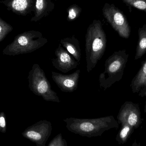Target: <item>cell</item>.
Returning <instances> with one entry per match:
<instances>
[{
    "instance_id": "ac0fdd59",
    "label": "cell",
    "mask_w": 146,
    "mask_h": 146,
    "mask_svg": "<svg viewBox=\"0 0 146 146\" xmlns=\"http://www.w3.org/2000/svg\"><path fill=\"white\" fill-rule=\"evenodd\" d=\"M128 6L136 8L146 13V0H122Z\"/></svg>"
},
{
    "instance_id": "277c9868",
    "label": "cell",
    "mask_w": 146,
    "mask_h": 146,
    "mask_svg": "<svg viewBox=\"0 0 146 146\" xmlns=\"http://www.w3.org/2000/svg\"><path fill=\"white\" fill-rule=\"evenodd\" d=\"M48 42L41 32L30 31L16 36L13 41L3 50V54L14 56L32 53Z\"/></svg>"
},
{
    "instance_id": "44dd1931",
    "label": "cell",
    "mask_w": 146,
    "mask_h": 146,
    "mask_svg": "<svg viewBox=\"0 0 146 146\" xmlns=\"http://www.w3.org/2000/svg\"><path fill=\"white\" fill-rule=\"evenodd\" d=\"M0 132L3 133H5L7 132L6 115L3 112L0 113Z\"/></svg>"
},
{
    "instance_id": "5bb4252c",
    "label": "cell",
    "mask_w": 146,
    "mask_h": 146,
    "mask_svg": "<svg viewBox=\"0 0 146 146\" xmlns=\"http://www.w3.org/2000/svg\"><path fill=\"white\" fill-rule=\"evenodd\" d=\"M146 86V58L137 74L133 79L131 86L134 93L139 92Z\"/></svg>"
},
{
    "instance_id": "603a6c76",
    "label": "cell",
    "mask_w": 146,
    "mask_h": 146,
    "mask_svg": "<svg viewBox=\"0 0 146 146\" xmlns=\"http://www.w3.org/2000/svg\"><path fill=\"white\" fill-rule=\"evenodd\" d=\"M145 111L146 114V102L145 106Z\"/></svg>"
},
{
    "instance_id": "52a82bcc",
    "label": "cell",
    "mask_w": 146,
    "mask_h": 146,
    "mask_svg": "<svg viewBox=\"0 0 146 146\" xmlns=\"http://www.w3.org/2000/svg\"><path fill=\"white\" fill-rule=\"evenodd\" d=\"M52 131L50 122L43 120L27 127L22 135L24 138L35 143L36 146H46Z\"/></svg>"
},
{
    "instance_id": "4fadbf2b",
    "label": "cell",
    "mask_w": 146,
    "mask_h": 146,
    "mask_svg": "<svg viewBox=\"0 0 146 146\" xmlns=\"http://www.w3.org/2000/svg\"><path fill=\"white\" fill-rule=\"evenodd\" d=\"M60 42L62 47L72 55L77 62L80 63L81 57L80 42L75 36L62 38Z\"/></svg>"
},
{
    "instance_id": "d6986e66",
    "label": "cell",
    "mask_w": 146,
    "mask_h": 146,
    "mask_svg": "<svg viewBox=\"0 0 146 146\" xmlns=\"http://www.w3.org/2000/svg\"><path fill=\"white\" fill-rule=\"evenodd\" d=\"M48 146H68V144L61 133H60L50 141Z\"/></svg>"
},
{
    "instance_id": "7c38bea8",
    "label": "cell",
    "mask_w": 146,
    "mask_h": 146,
    "mask_svg": "<svg viewBox=\"0 0 146 146\" xmlns=\"http://www.w3.org/2000/svg\"><path fill=\"white\" fill-rule=\"evenodd\" d=\"M54 3L53 0H36L34 10V16L31 21L37 22L48 16L54 9Z\"/></svg>"
},
{
    "instance_id": "7402d4cb",
    "label": "cell",
    "mask_w": 146,
    "mask_h": 146,
    "mask_svg": "<svg viewBox=\"0 0 146 146\" xmlns=\"http://www.w3.org/2000/svg\"><path fill=\"white\" fill-rule=\"evenodd\" d=\"M139 96L141 97H145L146 96V86L145 87L142 88L140 91Z\"/></svg>"
},
{
    "instance_id": "ba28073f",
    "label": "cell",
    "mask_w": 146,
    "mask_h": 146,
    "mask_svg": "<svg viewBox=\"0 0 146 146\" xmlns=\"http://www.w3.org/2000/svg\"><path fill=\"white\" fill-rule=\"evenodd\" d=\"M118 123L128 124L137 128L141 123V113L139 105L130 101L125 102L121 107L117 116Z\"/></svg>"
},
{
    "instance_id": "5b68a950",
    "label": "cell",
    "mask_w": 146,
    "mask_h": 146,
    "mask_svg": "<svg viewBox=\"0 0 146 146\" xmlns=\"http://www.w3.org/2000/svg\"><path fill=\"white\" fill-rule=\"evenodd\" d=\"M29 88L34 94L42 97L44 100L60 102L57 93L51 88L43 70L37 64H34L28 76Z\"/></svg>"
},
{
    "instance_id": "9c48e42d",
    "label": "cell",
    "mask_w": 146,
    "mask_h": 146,
    "mask_svg": "<svg viewBox=\"0 0 146 146\" xmlns=\"http://www.w3.org/2000/svg\"><path fill=\"white\" fill-rule=\"evenodd\" d=\"M56 58L52 60L53 66L63 73H67L76 68L80 63L77 62L60 44L55 50Z\"/></svg>"
},
{
    "instance_id": "6da1fadb",
    "label": "cell",
    "mask_w": 146,
    "mask_h": 146,
    "mask_svg": "<svg viewBox=\"0 0 146 146\" xmlns=\"http://www.w3.org/2000/svg\"><path fill=\"white\" fill-rule=\"evenodd\" d=\"M63 121L68 131L87 138L101 136L105 131L119 127L118 123L112 115L96 118L69 117Z\"/></svg>"
},
{
    "instance_id": "7a4b0ae2",
    "label": "cell",
    "mask_w": 146,
    "mask_h": 146,
    "mask_svg": "<svg viewBox=\"0 0 146 146\" xmlns=\"http://www.w3.org/2000/svg\"><path fill=\"white\" fill-rule=\"evenodd\" d=\"M85 37L86 70L89 73L101 60L106 49L107 38L100 20H94L89 25Z\"/></svg>"
},
{
    "instance_id": "8fae6325",
    "label": "cell",
    "mask_w": 146,
    "mask_h": 146,
    "mask_svg": "<svg viewBox=\"0 0 146 146\" xmlns=\"http://www.w3.org/2000/svg\"><path fill=\"white\" fill-rule=\"evenodd\" d=\"M36 0H2L7 9L19 15L26 16L34 12Z\"/></svg>"
},
{
    "instance_id": "30bf717a",
    "label": "cell",
    "mask_w": 146,
    "mask_h": 146,
    "mask_svg": "<svg viewBox=\"0 0 146 146\" xmlns=\"http://www.w3.org/2000/svg\"><path fill=\"white\" fill-rule=\"evenodd\" d=\"M81 71L80 69L68 75L51 72V76L54 81L61 91L64 92L71 93L76 90Z\"/></svg>"
},
{
    "instance_id": "3957f363",
    "label": "cell",
    "mask_w": 146,
    "mask_h": 146,
    "mask_svg": "<svg viewBox=\"0 0 146 146\" xmlns=\"http://www.w3.org/2000/svg\"><path fill=\"white\" fill-rule=\"evenodd\" d=\"M129 55L125 50L114 52L106 61L104 71L99 76V86L104 91L122 78Z\"/></svg>"
},
{
    "instance_id": "2e32d148",
    "label": "cell",
    "mask_w": 146,
    "mask_h": 146,
    "mask_svg": "<svg viewBox=\"0 0 146 146\" xmlns=\"http://www.w3.org/2000/svg\"><path fill=\"white\" fill-rule=\"evenodd\" d=\"M134 129L128 124L124 123L121 124V130L116 137L117 141L119 144H123L127 141L133 132Z\"/></svg>"
},
{
    "instance_id": "ffe728a7",
    "label": "cell",
    "mask_w": 146,
    "mask_h": 146,
    "mask_svg": "<svg viewBox=\"0 0 146 146\" xmlns=\"http://www.w3.org/2000/svg\"><path fill=\"white\" fill-rule=\"evenodd\" d=\"M81 12V9L79 6L74 5L69 7L68 9V19L69 21L75 19Z\"/></svg>"
},
{
    "instance_id": "9a60e30c",
    "label": "cell",
    "mask_w": 146,
    "mask_h": 146,
    "mask_svg": "<svg viewBox=\"0 0 146 146\" xmlns=\"http://www.w3.org/2000/svg\"><path fill=\"white\" fill-rule=\"evenodd\" d=\"M139 40L135 59L138 60L146 53V25L139 28Z\"/></svg>"
},
{
    "instance_id": "e0dca14e",
    "label": "cell",
    "mask_w": 146,
    "mask_h": 146,
    "mask_svg": "<svg viewBox=\"0 0 146 146\" xmlns=\"http://www.w3.org/2000/svg\"><path fill=\"white\" fill-rule=\"evenodd\" d=\"M13 30V27L0 17V42Z\"/></svg>"
},
{
    "instance_id": "8992f818",
    "label": "cell",
    "mask_w": 146,
    "mask_h": 146,
    "mask_svg": "<svg viewBox=\"0 0 146 146\" xmlns=\"http://www.w3.org/2000/svg\"><path fill=\"white\" fill-rule=\"evenodd\" d=\"M103 15L112 28L123 38H128L131 27L124 14L113 4L106 3L103 8Z\"/></svg>"
}]
</instances>
